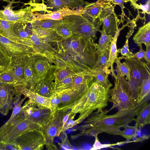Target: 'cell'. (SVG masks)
Returning a JSON list of instances; mask_svg holds the SVG:
<instances>
[{"instance_id": "1", "label": "cell", "mask_w": 150, "mask_h": 150, "mask_svg": "<svg viewBox=\"0 0 150 150\" xmlns=\"http://www.w3.org/2000/svg\"><path fill=\"white\" fill-rule=\"evenodd\" d=\"M54 43L57 48L52 63L55 67L77 72L92 73L98 59L97 43L74 34Z\"/></svg>"}, {"instance_id": "2", "label": "cell", "mask_w": 150, "mask_h": 150, "mask_svg": "<svg viewBox=\"0 0 150 150\" xmlns=\"http://www.w3.org/2000/svg\"><path fill=\"white\" fill-rule=\"evenodd\" d=\"M149 100L150 95H149L133 107L118 110L112 115H107L110 110L92 113L78 129L81 132L72 136V138L74 139L84 135L94 137L103 132L121 136L122 131L120 128L134 121L138 111Z\"/></svg>"}, {"instance_id": "3", "label": "cell", "mask_w": 150, "mask_h": 150, "mask_svg": "<svg viewBox=\"0 0 150 150\" xmlns=\"http://www.w3.org/2000/svg\"><path fill=\"white\" fill-rule=\"evenodd\" d=\"M110 89L93 80L86 92L72 107L71 113H79V117L84 120L94 111H102L108 105Z\"/></svg>"}, {"instance_id": "4", "label": "cell", "mask_w": 150, "mask_h": 150, "mask_svg": "<svg viewBox=\"0 0 150 150\" xmlns=\"http://www.w3.org/2000/svg\"><path fill=\"white\" fill-rule=\"evenodd\" d=\"M63 19L64 23L69 27L73 34L89 39L93 42L97 39V33L100 31L103 23L99 18L91 19L83 14L68 16Z\"/></svg>"}, {"instance_id": "5", "label": "cell", "mask_w": 150, "mask_h": 150, "mask_svg": "<svg viewBox=\"0 0 150 150\" xmlns=\"http://www.w3.org/2000/svg\"><path fill=\"white\" fill-rule=\"evenodd\" d=\"M41 127L40 124L26 118L21 110L11 124L0 131V143L12 145L14 140L20 136Z\"/></svg>"}, {"instance_id": "6", "label": "cell", "mask_w": 150, "mask_h": 150, "mask_svg": "<svg viewBox=\"0 0 150 150\" xmlns=\"http://www.w3.org/2000/svg\"><path fill=\"white\" fill-rule=\"evenodd\" d=\"M117 75L114 87L110 89L109 101L113 103L111 110L117 108L118 110H123L134 107L136 104L132 98L128 88L127 80L125 77L121 76L116 69Z\"/></svg>"}, {"instance_id": "7", "label": "cell", "mask_w": 150, "mask_h": 150, "mask_svg": "<svg viewBox=\"0 0 150 150\" xmlns=\"http://www.w3.org/2000/svg\"><path fill=\"white\" fill-rule=\"evenodd\" d=\"M69 110L57 109L53 113L50 120L41 127L40 129L45 139V145L48 150L58 149L54 144V139L56 136L60 135L63 127V117Z\"/></svg>"}, {"instance_id": "8", "label": "cell", "mask_w": 150, "mask_h": 150, "mask_svg": "<svg viewBox=\"0 0 150 150\" xmlns=\"http://www.w3.org/2000/svg\"><path fill=\"white\" fill-rule=\"evenodd\" d=\"M85 2L84 0H30L27 3H23V6H30L33 12L43 11V13H47L49 9L53 10V12L65 8L75 9L83 7Z\"/></svg>"}, {"instance_id": "9", "label": "cell", "mask_w": 150, "mask_h": 150, "mask_svg": "<svg viewBox=\"0 0 150 150\" xmlns=\"http://www.w3.org/2000/svg\"><path fill=\"white\" fill-rule=\"evenodd\" d=\"M8 3L6 6H3L4 9L0 10V19L14 22L30 23L34 21L35 17L32 10V7L29 6L23 8L13 10L15 6L13 5L18 3L15 0H4Z\"/></svg>"}, {"instance_id": "10", "label": "cell", "mask_w": 150, "mask_h": 150, "mask_svg": "<svg viewBox=\"0 0 150 150\" xmlns=\"http://www.w3.org/2000/svg\"><path fill=\"white\" fill-rule=\"evenodd\" d=\"M17 150H40L45 145V140L40 128L27 132L19 136L12 144Z\"/></svg>"}, {"instance_id": "11", "label": "cell", "mask_w": 150, "mask_h": 150, "mask_svg": "<svg viewBox=\"0 0 150 150\" xmlns=\"http://www.w3.org/2000/svg\"><path fill=\"white\" fill-rule=\"evenodd\" d=\"M21 110L27 119L40 124L41 127L50 119L52 114L50 109L39 107L36 104L26 101Z\"/></svg>"}, {"instance_id": "12", "label": "cell", "mask_w": 150, "mask_h": 150, "mask_svg": "<svg viewBox=\"0 0 150 150\" xmlns=\"http://www.w3.org/2000/svg\"><path fill=\"white\" fill-rule=\"evenodd\" d=\"M22 95L13 86L0 84V113L6 115L13 108L18 97Z\"/></svg>"}, {"instance_id": "13", "label": "cell", "mask_w": 150, "mask_h": 150, "mask_svg": "<svg viewBox=\"0 0 150 150\" xmlns=\"http://www.w3.org/2000/svg\"><path fill=\"white\" fill-rule=\"evenodd\" d=\"M115 6L108 3L101 11L99 17L103 23L102 30L107 35L113 36L118 29V23L120 21L115 12Z\"/></svg>"}, {"instance_id": "14", "label": "cell", "mask_w": 150, "mask_h": 150, "mask_svg": "<svg viewBox=\"0 0 150 150\" xmlns=\"http://www.w3.org/2000/svg\"><path fill=\"white\" fill-rule=\"evenodd\" d=\"M122 57L125 59L129 68L130 78L141 85L144 79L150 76L149 67L144 61L135 58Z\"/></svg>"}, {"instance_id": "15", "label": "cell", "mask_w": 150, "mask_h": 150, "mask_svg": "<svg viewBox=\"0 0 150 150\" xmlns=\"http://www.w3.org/2000/svg\"><path fill=\"white\" fill-rule=\"evenodd\" d=\"M31 55H18L10 58V62L6 69L4 71L12 75L16 82V85H23L22 81L24 76L25 67Z\"/></svg>"}, {"instance_id": "16", "label": "cell", "mask_w": 150, "mask_h": 150, "mask_svg": "<svg viewBox=\"0 0 150 150\" xmlns=\"http://www.w3.org/2000/svg\"><path fill=\"white\" fill-rule=\"evenodd\" d=\"M0 45L5 50L10 58L17 55H35L28 46L13 41L0 34Z\"/></svg>"}, {"instance_id": "17", "label": "cell", "mask_w": 150, "mask_h": 150, "mask_svg": "<svg viewBox=\"0 0 150 150\" xmlns=\"http://www.w3.org/2000/svg\"><path fill=\"white\" fill-rule=\"evenodd\" d=\"M83 7L75 9H72L68 8H64L47 13H41L35 11L33 12L35 17L34 21L46 19L60 20L68 16L80 15L83 14Z\"/></svg>"}, {"instance_id": "18", "label": "cell", "mask_w": 150, "mask_h": 150, "mask_svg": "<svg viewBox=\"0 0 150 150\" xmlns=\"http://www.w3.org/2000/svg\"><path fill=\"white\" fill-rule=\"evenodd\" d=\"M22 94L29 98V102L36 104L39 107H43L51 110V98L42 96L37 93L34 90L28 88L22 85L14 86Z\"/></svg>"}, {"instance_id": "19", "label": "cell", "mask_w": 150, "mask_h": 150, "mask_svg": "<svg viewBox=\"0 0 150 150\" xmlns=\"http://www.w3.org/2000/svg\"><path fill=\"white\" fill-rule=\"evenodd\" d=\"M50 63L45 57L35 55L32 67L37 82L45 79L51 67Z\"/></svg>"}, {"instance_id": "20", "label": "cell", "mask_w": 150, "mask_h": 150, "mask_svg": "<svg viewBox=\"0 0 150 150\" xmlns=\"http://www.w3.org/2000/svg\"><path fill=\"white\" fill-rule=\"evenodd\" d=\"M108 3L104 0H98L95 2L85 1L83 14L88 18L93 20L99 18L101 11Z\"/></svg>"}, {"instance_id": "21", "label": "cell", "mask_w": 150, "mask_h": 150, "mask_svg": "<svg viewBox=\"0 0 150 150\" xmlns=\"http://www.w3.org/2000/svg\"><path fill=\"white\" fill-rule=\"evenodd\" d=\"M35 55H31L25 67L23 85L28 88L34 90L37 82L32 67V63Z\"/></svg>"}, {"instance_id": "22", "label": "cell", "mask_w": 150, "mask_h": 150, "mask_svg": "<svg viewBox=\"0 0 150 150\" xmlns=\"http://www.w3.org/2000/svg\"><path fill=\"white\" fill-rule=\"evenodd\" d=\"M135 119L134 126L138 129L150 123V104L145 103L138 111Z\"/></svg>"}, {"instance_id": "23", "label": "cell", "mask_w": 150, "mask_h": 150, "mask_svg": "<svg viewBox=\"0 0 150 150\" xmlns=\"http://www.w3.org/2000/svg\"><path fill=\"white\" fill-rule=\"evenodd\" d=\"M134 42L139 47L142 44L150 45V22L139 27L133 37Z\"/></svg>"}, {"instance_id": "24", "label": "cell", "mask_w": 150, "mask_h": 150, "mask_svg": "<svg viewBox=\"0 0 150 150\" xmlns=\"http://www.w3.org/2000/svg\"><path fill=\"white\" fill-rule=\"evenodd\" d=\"M128 25V23L124 25L120 28H118L117 31L113 37L110 47V53L108 65L109 67H110V70L113 76L115 77L116 74L114 72L115 70L113 68V64L115 59L117 57L118 54L117 53V38L120 35V31L125 26Z\"/></svg>"}, {"instance_id": "25", "label": "cell", "mask_w": 150, "mask_h": 150, "mask_svg": "<svg viewBox=\"0 0 150 150\" xmlns=\"http://www.w3.org/2000/svg\"><path fill=\"white\" fill-rule=\"evenodd\" d=\"M33 28V31L38 36L47 42H55L62 39L55 30L41 28Z\"/></svg>"}, {"instance_id": "26", "label": "cell", "mask_w": 150, "mask_h": 150, "mask_svg": "<svg viewBox=\"0 0 150 150\" xmlns=\"http://www.w3.org/2000/svg\"><path fill=\"white\" fill-rule=\"evenodd\" d=\"M34 90L42 96L50 98L54 91L53 82L46 77L45 79L37 82Z\"/></svg>"}, {"instance_id": "27", "label": "cell", "mask_w": 150, "mask_h": 150, "mask_svg": "<svg viewBox=\"0 0 150 150\" xmlns=\"http://www.w3.org/2000/svg\"><path fill=\"white\" fill-rule=\"evenodd\" d=\"M13 31L14 34L20 38H29L33 32V28L30 23L15 22L13 26Z\"/></svg>"}, {"instance_id": "28", "label": "cell", "mask_w": 150, "mask_h": 150, "mask_svg": "<svg viewBox=\"0 0 150 150\" xmlns=\"http://www.w3.org/2000/svg\"><path fill=\"white\" fill-rule=\"evenodd\" d=\"M63 23V19L60 20L46 19L35 21L30 23L34 28H41L55 30L59 26Z\"/></svg>"}, {"instance_id": "29", "label": "cell", "mask_w": 150, "mask_h": 150, "mask_svg": "<svg viewBox=\"0 0 150 150\" xmlns=\"http://www.w3.org/2000/svg\"><path fill=\"white\" fill-rule=\"evenodd\" d=\"M93 80L100 85L105 88H110L112 86L108 79L107 75L103 70L99 68L92 70Z\"/></svg>"}, {"instance_id": "30", "label": "cell", "mask_w": 150, "mask_h": 150, "mask_svg": "<svg viewBox=\"0 0 150 150\" xmlns=\"http://www.w3.org/2000/svg\"><path fill=\"white\" fill-rule=\"evenodd\" d=\"M109 53L110 47L98 56V60L93 69L99 68L102 69L107 75H109L110 74L108 65Z\"/></svg>"}, {"instance_id": "31", "label": "cell", "mask_w": 150, "mask_h": 150, "mask_svg": "<svg viewBox=\"0 0 150 150\" xmlns=\"http://www.w3.org/2000/svg\"><path fill=\"white\" fill-rule=\"evenodd\" d=\"M27 98L25 96L23 98L21 99V96L18 97L15 102L13 108L12 112L10 118L6 123L0 127V131L9 126L15 120L23 108V106H21L22 104Z\"/></svg>"}, {"instance_id": "32", "label": "cell", "mask_w": 150, "mask_h": 150, "mask_svg": "<svg viewBox=\"0 0 150 150\" xmlns=\"http://www.w3.org/2000/svg\"><path fill=\"white\" fill-rule=\"evenodd\" d=\"M15 22L0 19V34L13 41L18 37L13 33V27Z\"/></svg>"}, {"instance_id": "33", "label": "cell", "mask_w": 150, "mask_h": 150, "mask_svg": "<svg viewBox=\"0 0 150 150\" xmlns=\"http://www.w3.org/2000/svg\"><path fill=\"white\" fill-rule=\"evenodd\" d=\"M99 32L101 33V36L97 45L96 52L98 56L110 47L113 37L112 35H107L102 30H100Z\"/></svg>"}, {"instance_id": "34", "label": "cell", "mask_w": 150, "mask_h": 150, "mask_svg": "<svg viewBox=\"0 0 150 150\" xmlns=\"http://www.w3.org/2000/svg\"><path fill=\"white\" fill-rule=\"evenodd\" d=\"M150 76L143 80L139 88V92L136 103L141 102L145 98L150 95Z\"/></svg>"}, {"instance_id": "35", "label": "cell", "mask_w": 150, "mask_h": 150, "mask_svg": "<svg viewBox=\"0 0 150 150\" xmlns=\"http://www.w3.org/2000/svg\"><path fill=\"white\" fill-rule=\"evenodd\" d=\"M122 59V58L121 57L115 59L114 62L117 64L116 69L118 71L121 76L123 77L126 76L127 80H129L130 78L129 68L125 62H121Z\"/></svg>"}, {"instance_id": "36", "label": "cell", "mask_w": 150, "mask_h": 150, "mask_svg": "<svg viewBox=\"0 0 150 150\" xmlns=\"http://www.w3.org/2000/svg\"><path fill=\"white\" fill-rule=\"evenodd\" d=\"M124 129L122 131V137L126 139L127 141L135 138L138 130L134 126H130L128 125L123 127Z\"/></svg>"}, {"instance_id": "37", "label": "cell", "mask_w": 150, "mask_h": 150, "mask_svg": "<svg viewBox=\"0 0 150 150\" xmlns=\"http://www.w3.org/2000/svg\"><path fill=\"white\" fill-rule=\"evenodd\" d=\"M55 30L63 40L68 39L73 35L71 30L64 22L59 26Z\"/></svg>"}, {"instance_id": "38", "label": "cell", "mask_w": 150, "mask_h": 150, "mask_svg": "<svg viewBox=\"0 0 150 150\" xmlns=\"http://www.w3.org/2000/svg\"><path fill=\"white\" fill-rule=\"evenodd\" d=\"M98 135L97 134L94 137L95 138V142L91 150H95L105 148H110L115 146L122 145L128 142H131V141L129 142L125 141L118 142L113 144H102L100 142Z\"/></svg>"}, {"instance_id": "39", "label": "cell", "mask_w": 150, "mask_h": 150, "mask_svg": "<svg viewBox=\"0 0 150 150\" xmlns=\"http://www.w3.org/2000/svg\"><path fill=\"white\" fill-rule=\"evenodd\" d=\"M16 82L11 74L4 71L0 73V84L16 85Z\"/></svg>"}, {"instance_id": "40", "label": "cell", "mask_w": 150, "mask_h": 150, "mask_svg": "<svg viewBox=\"0 0 150 150\" xmlns=\"http://www.w3.org/2000/svg\"><path fill=\"white\" fill-rule=\"evenodd\" d=\"M129 1L131 4V5L134 8V11L137 9L139 11V9H141L143 11L142 13L145 14V13L148 14H150V0H148L146 4L143 5L142 4H139L136 2V0H128Z\"/></svg>"}, {"instance_id": "41", "label": "cell", "mask_w": 150, "mask_h": 150, "mask_svg": "<svg viewBox=\"0 0 150 150\" xmlns=\"http://www.w3.org/2000/svg\"><path fill=\"white\" fill-rule=\"evenodd\" d=\"M128 39H126L125 43L123 47L117 50V53H120L122 57L126 58H130L133 53L131 52L129 49Z\"/></svg>"}, {"instance_id": "42", "label": "cell", "mask_w": 150, "mask_h": 150, "mask_svg": "<svg viewBox=\"0 0 150 150\" xmlns=\"http://www.w3.org/2000/svg\"><path fill=\"white\" fill-rule=\"evenodd\" d=\"M107 2L111 4L112 5H114L115 6L116 5H118L120 6L121 8L122 13L121 15V22L123 23V21L124 20V17L125 14L124 13V9L125 8L124 3L127 2L128 0H104Z\"/></svg>"}, {"instance_id": "43", "label": "cell", "mask_w": 150, "mask_h": 150, "mask_svg": "<svg viewBox=\"0 0 150 150\" xmlns=\"http://www.w3.org/2000/svg\"><path fill=\"white\" fill-rule=\"evenodd\" d=\"M10 62V58L5 50L0 45V64L7 66Z\"/></svg>"}, {"instance_id": "44", "label": "cell", "mask_w": 150, "mask_h": 150, "mask_svg": "<svg viewBox=\"0 0 150 150\" xmlns=\"http://www.w3.org/2000/svg\"><path fill=\"white\" fill-rule=\"evenodd\" d=\"M51 98L50 103L51 105V113H53L58 108V106L60 103V100L59 98L55 95H52Z\"/></svg>"}, {"instance_id": "45", "label": "cell", "mask_w": 150, "mask_h": 150, "mask_svg": "<svg viewBox=\"0 0 150 150\" xmlns=\"http://www.w3.org/2000/svg\"><path fill=\"white\" fill-rule=\"evenodd\" d=\"M139 51L134 54H133L130 58H136L139 60H141L145 58L146 56V52L143 49L142 45L139 47Z\"/></svg>"}, {"instance_id": "46", "label": "cell", "mask_w": 150, "mask_h": 150, "mask_svg": "<svg viewBox=\"0 0 150 150\" xmlns=\"http://www.w3.org/2000/svg\"><path fill=\"white\" fill-rule=\"evenodd\" d=\"M76 114H73L71 112L69 117L64 125L61 131V132H64L69 128V126L72 122L74 120Z\"/></svg>"}, {"instance_id": "47", "label": "cell", "mask_w": 150, "mask_h": 150, "mask_svg": "<svg viewBox=\"0 0 150 150\" xmlns=\"http://www.w3.org/2000/svg\"><path fill=\"white\" fill-rule=\"evenodd\" d=\"M129 23L130 24V25L129 26L130 27V29L129 33L126 36L127 38L128 39L132 35L134 32V29L135 27L136 26L135 21H134L133 20L132 21L129 20Z\"/></svg>"}, {"instance_id": "48", "label": "cell", "mask_w": 150, "mask_h": 150, "mask_svg": "<svg viewBox=\"0 0 150 150\" xmlns=\"http://www.w3.org/2000/svg\"><path fill=\"white\" fill-rule=\"evenodd\" d=\"M146 47V56L144 60L146 62V64L149 67L150 64V45H145Z\"/></svg>"}, {"instance_id": "49", "label": "cell", "mask_w": 150, "mask_h": 150, "mask_svg": "<svg viewBox=\"0 0 150 150\" xmlns=\"http://www.w3.org/2000/svg\"><path fill=\"white\" fill-rule=\"evenodd\" d=\"M0 150H17L15 146L12 145H8L0 143Z\"/></svg>"}, {"instance_id": "50", "label": "cell", "mask_w": 150, "mask_h": 150, "mask_svg": "<svg viewBox=\"0 0 150 150\" xmlns=\"http://www.w3.org/2000/svg\"><path fill=\"white\" fill-rule=\"evenodd\" d=\"M149 137V136H148L146 135V136H143L142 137H141L138 139H137L133 142H141L144 140L148 139Z\"/></svg>"}, {"instance_id": "51", "label": "cell", "mask_w": 150, "mask_h": 150, "mask_svg": "<svg viewBox=\"0 0 150 150\" xmlns=\"http://www.w3.org/2000/svg\"><path fill=\"white\" fill-rule=\"evenodd\" d=\"M8 65L7 66H4L0 64V73L4 71L6 69Z\"/></svg>"}, {"instance_id": "52", "label": "cell", "mask_w": 150, "mask_h": 150, "mask_svg": "<svg viewBox=\"0 0 150 150\" xmlns=\"http://www.w3.org/2000/svg\"><path fill=\"white\" fill-rule=\"evenodd\" d=\"M4 1V0H0V1Z\"/></svg>"}, {"instance_id": "53", "label": "cell", "mask_w": 150, "mask_h": 150, "mask_svg": "<svg viewBox=\"0 0 150 150\" xmlns=\"http://www.w3.org/2000/svg\"><path fill=\"white\" fill-rule=\"evenodd\" d=\"M137 0V1H138L139 0Z\"/></svg>"}]
</instances>
